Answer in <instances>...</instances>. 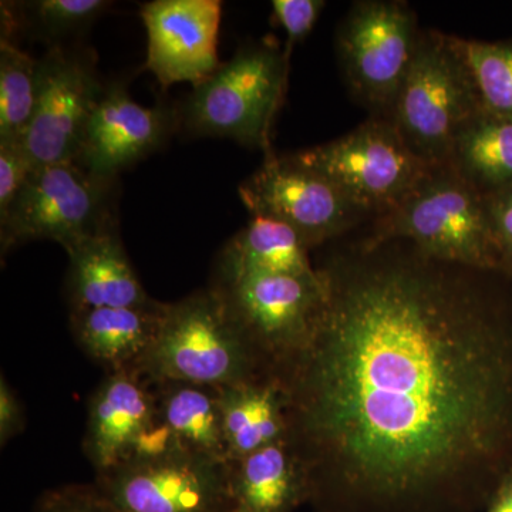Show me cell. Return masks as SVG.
I'll list each match as a JSON object with an SVG mask.
<instances>
[{"mask_svg": "<svg viewBox=\"0 0 512 512\" xmlns=\"http://www.w3.org/2000/svg\"><path fill=\"white\" fill-rule=\"evenodd\" d=\"M318 269L308 343L272 373L316 512H480L512 470V278L407 241Z\"/></svg>", "mask_w": 512, "mask_h": 512, "instance_id": "obj_1", "label": "cell"}, {"mask_svg": "<svg viewBox=\"0 0 512 512\" xmlns=\"http://www.w3.org/2000/svg\"><path fill=\"white\" fill-rule=\"evenodd\" d=\"M137 372L151 384L191 383L217 390L269 376L215 286L165 303L157 338Z\"/></svg>", "mask_w": 512, "mask_h": 512, "instance_id": "obj_2", "label": "cell"}, {"mask_svg": "<svg viewBox=\"0 0 512 512\" xmlns=\"http://www.w3.org/2000/svg\"><path fill=\"white\" fill-rule=\"evenodd\" d=\"M366 241H407L430 258L498 271L485 198L453 168H431L392 211L375 218Z\"/></svg>", "mask_w": 512, "mask_h": 512, "instance_id": "obj_3", "label": "cell"}, {"mask_svg": "<svg viewBox=\"0 0 512 512\" xmlns=\"http://www.w3.org/2000/svg\"><path fill=\"white\" fill-rule=\"evenodd\" d=\"M289 62L274 40L248 43L194 87L178 113L187 133L228 138L271 153V134L288 87Z\"/></svg>", "mask_w": 512, "mask_h": 512, "instance_id": "obj_4", "label": "cell"}, {"mask_svg": "<svg viewBox=\"0 0 512 512\" xmlns=\"http://www.w3.org/2000/svg\"><path fill=\"white\" fill-rule=\"evenodd\" d=\"M480 110L457 36L421 30L412 66L387 117L404 143L430 167H444L458 131Z\"/></svg>", "mask_w": 512, "mask_h": 512, "instance_id": "obj_5", "label": "cell"}, {"mask_svg": "<svg viewBox=\"0 0 512 512\" xmlns=\"http://www.w3.org/2000/svg\"><path fill=\"white\" fill-rule=\"evenodd\" d=\"M292 154L373 220L396 208L433 168L384 117H370L343 137Z\"/></svg>", "mask_w": 512, "mask_h": 512, "instance_id": "obj_6", "label": "cell"}, {"mask_svg": "<svg viewBox=\"0 0 512 512\" xmlns=\"http://www.w3.org/2000/svg\"><path fill=\"white\" fill-rule=\"evenodd\" d=\"M116 180L87 173L76 163L36 168L0 218L2 252L29 241H55L66 251L114 227Z\"/></svg>", "mask_w": 512, "mask_h": 512, "instance_id": "obj_7", "label": "cell"}, {"mask_svg": "<svg viewBox=\"0 0 512 512\" xmlns=\"http://www.w3.org/2000/svg\"><path fill=\"white\" fill-rule=\"evenodd\" d=\"M421 30L397 0L353 3L336 32V55L350 92L372 117H389L412 66Z\"/></svg>", "mask_w": 512, "mask_h": 512, "instance_id": "obj_8", "label": "cell"}, {"mask_svg": "<svg viewBox=\"0 0 512 512\" xmlns=\"http://www.w3.org/2000/svg\"><path fill=\"white\" fill-rule=\"evenodd\" d=\"M238 194L249 214L285 222L311 249L367 218L332 181L293 154H265L264 163L239 185Z\"/></svg>", "mask_w": 512, "mask_h": 512, "instance_id": "obj_9", "label": "cell"}, {"mask_svg": "<svg viewBox=\"0 0 512 512\" xmlns=\"http://www.w3.org/2000/svg\"><path fill=\"white\" fill-rule=\"evenodd\" d=\"M119 512H229V461L177 450L97 474Z\"/></svg>", "mask_w": 512, "mask_h": 512, "instance_id": "obj_10", "label": "cell"}, {"mask_svg": "<svg viewBox=\"0 0 512 512\" xmlns=\"http://www.w3.org/2000/svg\"><path fill=\"white\" fill-rule=\"evenodd\" d=\"M212 286L227 299L269 376L308 343L325 299L319 272L312 276L247 275Z\"/></svg>", "mask_w": 512, "mask_h": 512, "instance_id": "obj_11", "label": "cell"}, {"mask_svg": "<svg viewBox=\"0 0 512 512\" xmlns=\"http://www.w3.org/2000/svg\"><path fill=\"white\" fill-rule=\"evenodd\" d=\"M104 86L93 59L55 45L36 66V103L23 144L36 168L76 163Z\"/></svg>", "mask_w": 512, "mask_h": 512, "instance_id": "obj_12", "label": "cell"}, {"mask_svg": "<svg viewBox=\"0 0 512 512\" xmlns=\"http://www.w3.org/2000/svg\"><path fill=\"white\" fill-rule=\"evenodd\" d=\"M83 448L97 474L184 450L161 420L156 387L136 370L109 373L97 387Z\"/></svg>", "mask_w": 512, "mask_h": 512, "instance_id": "obj_13", "label": "cell"}, {"mask_svg": "<svg viewBox=\"0 0 512 512\" xmlns=\"http://www.w3.org/2000/svg\"><path fill=\"white\" fill-rule=\"evenodd\" d=\"M220 0H154L141 8L147 29L146 69L167 89L200 86L220 69Z\"/></svg>", "mask_w": 512, "mask_h": 512, "instance_id": "obj_14", "label": "cell"}, {"mask_svg": "<svg viewBox=\"0 0 512 512\" xmlns=\"http://www.w3.org/2000/svg\"><path fill=\"white\" fill-rule=\"evenodd\" d=\"M168 107H144L121 83L107 84L84 133L76 164L87 173L117 180L130 165L158 150L177 124Z\"/></svg>", "mask_w": 512, "mask_h": 512, "instance_id": "obj_15", "label": "cell"}, {"mask_svg": "<svg viewBox=\"0 0 512 512\" xmlns=\"http://www.w3.org/2000/svg\"><path fill=\"white\" fill-rule=\"evenodd\" d=\"M70 308H128L153 303L124 251L116 225L66 249Z\"/></svg>", "mask_w": 512, "mask_h": 512, "instance_id": "obj_16", "label": "cell"}, {"mask_svg": "<svg viewBox=\"0 0 512 512\" xmlns=\"http://www.w3.org/2000/svg\"><path fill=\"white\" fill-rule=\"evenodd\" d=\"M165 303L128 308L74 309L70 312L77 345L109 373L138 370L157 338Z\"/></svg>", "mask_w": 512, "mask_h": 512, "instance_id": "obj_17", "label": "cell"}, {"mask_svg": "<svg viewBox=\"0 0 512 512\" xmlns=\"http://www.w3.org/2000/svg\"><path fill=\"white\" fill-rule=\"evenodd\" d=\"M308 500V474L288 440L229 463V512H293Z\"/></svg>", "mask_w": 512, "mask_h": 512, "instance_id": "obj_18", "label": "cell"}, {"mask_svg": "<svg viewBox=\"0 0 512 512\" xmlns=\"http://www.w3.org/2000/svg\"><path fill=\"white\" fill-rule=\"evenodd\" d=\"M220 406L229 463L288 440L285 394L275 377L224 387Z\"/></svg>", "mask_w": 512, "mask_h": 512, "instance_id": "obj_19", "label": "cell"}, {"mask_svg": "<svg viewBox=\"0 0 512 512\" xmlns=\"http://www.w3.org/2000/svg\"><path fill=\"white\" fill-rule=\"evenodd\" d=\"M305 239L285 222L266 215L251 220L222 249L215 284L247 275H316Z\"/></svg>", "mask_w": 512, "mask_h": 512, "instance_id": "obj_20", "label": "cell"}, {"mask_svg": "<svg viewBox=\"0 0 512 512\" xmlns=\"http://www.w3.org/2000/svg\"><path fill=\"white\" fill-rule=\"evenodd\" d=\"M448 167L483 197L512 185V119L481 109L458 131Z\"/></svg>", "mask_w": 512, "mask_h": 512, "instance_id": "obj_21", "label": "cell"}, {"mask_svg": "<svg viewBox=\"0 0 512 512\" xmlns=\"http://www.w3.org/2000/svg\"><path fill=\"white\" fill-rule=\"evenodd\" d=\"M158 412L180 446L190 453L228 461L220 390L191 383L154 384Z\"/></svg>", "mask_w": 512, "mask_h": 512, "instance_id": "obj_22", "label": "cell"}, {"mask_svg": "<svg viewBox=\"0 0 512 512\" xmlns=\"http://www.w3.org/2000/svg\"><path fill=\"white\" fill-rule=\"evenodd\" d=\"M110 6L106 0L2 2V36L20 28L47 42L63 40L89 28Z\"/></svg>", "mask_w": 512, "mask_h": 512, "instance_id": "obj_23", "label": "cell"}, {"mask_svg": "<svg viewBox=\"0 0 512 512\" xmlns=\"http://www.w3.org/2000/svg\"><path fill=\"white\" fill-rule=\"evenodd\" d=\"M37 60L0 39V141L23 140L36 103Z\"/></svg>", "mask_w": 512, "mask_h": 512, "instance_id": "obj_24", "label": "cell"}, {"mask_svg": "<svg viewBox=\"0 0 512 512\" xmlns=\"http://www.w3.org/2000/svg\"><path fill=\"white\" fill-rule=\"evenodd\" d=\"M481 109L512 119V40L481 42L457 37Z\"/></svg>", "mask_w": 512, "mask_h": 512, "instance_id": "obj_25", "label": "cell"}, {"mask_svg": "<svg viewBox=\"0 0 512 512\" xmlns=\"http://www.w3.org/2000/svg\"><path fill=\"white\" fill-rule=\"evenodd\" d=\"M36 170L23 140L0 141V218Z\"/></svg>", "mask_w": 512, "mask_h": 512, "instance_id": "obj_26", "label": "cell"}, {"mask_svg": "<svg viewBox=\"0 0 512 512\" xmlns=\"http://www.w3.org/2000/svg\"><path fill=\"white\" fill-rule=\"evenodd\" d=\"M271 5L276 22L285 30V52L291 57L293 47L303 42L315 28L326 2L323 0H274Z\"/></svg>", "mask_w": 512, "mask_h": 512, "instance_id": "obj_27", "label": "cell"}, {"mask_svg": "<svg viewBox=\"0 0 512 512\" xmlns=\"http://www.w3.org/2000/svg\"><path fill=\"white\" fill-rule=\"evenodd\" d=\"M35 512H119L96 485H69L40 498Z\"/></svg>", "mask_w": 512, "mask_h": 512, "instance_id": "obj_28", "label": "cell"}, {"mask_svg": "<svg viewBox=\"0 0 512 512\" xmlns=\"http://www.w3.org/2000/svg\"><path fill=\"white\" fill-rule=\"evenodd\" d=\"M485 202L501 272L512 278V185L485 197Z\"/></svg>", "mask_w": 512, "mask_h": 512, "instance_id": "obj_29", "label": "cell"}, {"mask_svg": "<svg viewBox=\"0 0 512 512\" xmlns=\"http://www.w3.org/2000/svg\"><path fill=\"white\" fill-rule=\"evenodd\" d=\"M25 429V414L18 394L2 376L0 382V443L8 444Z\"/></svg>", "mask_w": 512, "mask_h": 512, "instance_id": "obj_30", "label": "cell"}, {"mask_svg": "<svg viewBox=\"0 0 512 512\" xmlns=\"http://www.w3.org/2000/svg\"><path fill=\"white\" fill-rule=\"evenodd\" d=\"M484 512H512V470L495 488Z\"/></svg>", "mask_w": 512, "mask_h": 512, "instance_id": "obj_31", "label": "cell"}]
</instances>
